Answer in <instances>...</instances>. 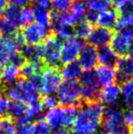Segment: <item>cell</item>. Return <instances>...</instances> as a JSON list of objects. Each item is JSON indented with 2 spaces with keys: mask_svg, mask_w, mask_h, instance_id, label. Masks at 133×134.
<instances>
[{
  "mask_svg": "<svg viewBox=\"0 0 133 134\" xmlns=\"http://www.w3.org/2000/svg\"><path fill=\"white\" fill-rule=\"evenodd\" d=\"M103 104L100 101L86 102L77 110L72 125L73 134H98L102 123Z\"/></svg>",
  "mask_w": 133,
  "mask_h": 134,
  "instance_id": "obj_1",
  "label": "cell"
},
{
  "mask_svg": "<svg viewBox=\"0 0 133 134\" xmlns=\"http://www.w3.org/2000/svg\"><path fill=\"white\" fill-rule=\"evenodd\" d=\"M7 96L11 100L23 102L24 104H33L38 102L40 98L39 86L32 80H19L5 90Z\"/></svg>",
  "mask_w": 133,
  "mask_h": 134,
  "instance_id": "obj_2",
  "label": "cell"
},
{
  "mask_svg": "<svg viewBox=\"0 0 133 134\" xmlns=\"http://www.w3.org/2000/svg\"><path fill=\"white\" fill-rule=\"evenodd\" d=\"M77 114V107H56L45 114V121L50 129L60 130L72 127Z\"/></svg>",
  "mask_w": 133,
  "mask_h": 134,
  "instance_id": "obj_3",
  "label": "cell"
},
{
  "mask_svg": "<svg viewBox=\"0 0 133 134\" xmlns=\"http://www.w3.org/2000/svg\"><path fill=\"white\" fill-rule=\"evenodd\" d=\"M101 125L106 134L129 133V126L124 120L123 112L115 106L108 107L103 110Z\"/></svg>",
  "mask_w": 133,
  "mask_h": 134,
  "instance_id": "obj_4",
  "label": "cell"
},
{
  "mask_svg": "<svg viewBox=\"0 0 133 134\" xmlns=\"http://www.w3.org/2000/svg\"><path fill=\"white\" fill-rule=\"evenodd\" d=\"M56 93L57 102L63 107H78L81 100L80 85L77 80H65Z\"/></svg>",
  "mask_w": 133,
  "mask_h": 134,
  "instance_id": "obj_5",
  "label": "cell"
},
{
  "mask_svg": "<svg viewBox=\"0 0 133 134\" xmlns=\"http://www.w3.org/2000/svg\"><path fill=\"white\" fill-rule=\"evenodd\" d=\"M62 83V77L56 67L44 68L40 74L39 91L44 96L54 95Z\"/></svg>",
  "mask_w": 133,
  "mask_h": 134,
  "instance_id": "obj_6",
  "label": "cell"
},
{
  "mask_svg": "<svg viewBox=\"0 0 133 134\" xmlns=\"http://www.w3.org/2000/svg\"><path fill=\"white\" fill-rule=\"evenodd\" d=\"M61 40L56 36H48L41 44L42 60L48 67H56L60 63Z\"/></svg>",
  "mask_w": 133,
  "mask_h": 134,
  "instance_id": "obj_7",
  "label": "cell"
},
{
  "mask_svg": "<svg viewBox=\"0 0 133 134\" xmlns=\"http://www.w3.org/2000/svg\"><path fill=\"white\" fill-rule=\"evenodd\" d=\"M80 95L81 99L86 102L99 101L100 99V86L97 82L96 75L92 70L82 72L79 77Z\"/></svg>",
  "mask_w": 133,
  "mask_h": 134,
  "instance_id": "obj_8",
  "label": "cell"
},
{
  "mask_svg": "<svg viewBox=\"0 0 133 134\" xmlns=\"http://www.w3.org/2000/svg\"><path fill=\"white\" fill-rule=\"evenodd\" d=\"M23 45L21 35L18 34L13 37H0V69L10 63L12 58L18 53Z\"/></svg>",
  "mask_w": 133,
  "mask_h": 134,
  "instance_id": "obj_9",
  "label": "cell"
},
{
  "mask_svg": "<svg viewBox=\"0 0 133 134\" xmlns=\"http://www.w3.org/2000/svg\"><path fill=\"white\" fill-rule=\"evenodd\" d=\"M84 46V39L79 38L76 36H72L64 40V43L61 46L60 62L67 64L76 61Z\"/></svg>",
  "mask_w": 133,
  "mask_h": 134,
  "instance_id": "obj_10",
  "label": "cell"
},
{
  "mask_svg": "<svg viewBox=\"0 0 133 134\" xmlns=\"http://www.w3.org/2000/svg\"><path fill=\"white\" fill-rule=\"evenodd\" d=\"M48 36V28L44 27L38 24H30L26 26L21 34L24 43L27 45H39Z\"/></svg>",
  "mask_w": 133,
  "mask_h": 134,
  "instance_id": "obj_11",
  "label": "cell"
},
{
  "mask_svg": "<svg viewBox=\"0 0 133 134\" xmlns=\"http://www.w3.org/2000/svg\"><path fill=\"white\" fill-rule=\"evenodd\" d=\"M116 81L124 84L133 79V57H122L116 64Z\"/></svg>",
  "mask_w": 133,
  "mask_h": 134,
  "instance_id": "obj_12",
  "label": "cell"
},
{
  "mask_svg": "<svg viewBox=\"0 0 133 134\" xmlns=\"http://www.w3.org/2000/svg\"><path fill=\"white\" fill-rule=\"evenodd\" d=\"M78 64L85 71L92 70L98 64V50L90 45H85L78 56Z\"/></svg>",
  "mask_w": 133,
  "mask_h": 134,
  "instance_id": "obj_13",
  "label": "cell"
},
{
  "mask_svg": "<svg viewBox=\"0 0 133 134\" xmlns=\"http://www.w3.org/2000/svg\"><path fill=\"white\" fill-rule=\"evenodd\" d=\"M20 76L19 68L13 64H8L0 69V90L5 91L7 88L14 85Z\"/></svg>",
  "mask_w": 133,
  "mask_h": 134,
  "instance_id": "obj_14",
  "label": "cell"
},
{
  "mask_svg": "<svg viewBox=\"0 0 133 134\" xmlns=\"http://www.w3.org/2000/svg\"><path fill=\"white\" fill-rule=\"evenodd\" d=\"M112 37V32L110 29L104 28L101 27H94L91 29L88 40L90 46L95 48H101V47L108 46Z\"/></svg>",
  "mask_w": 133,
  "mask_h": 134,
  "instance_id": "obj_15",
  "label": "cell"
},
{
  "mask_svg": "<svg viewBox=\"0 0 133 134\" xmlns=\"http://www.w3.org/2000/svg\"><path fill=\"white\" fill-rule=\"evenodd\" d=\"M121 97V88L119 85L112 84L104 87L100 91L99 101L101 104H105L108 107L115 106Z\"/></svg>",
  "mask_w": 133,
  "mask_h": 134,
  "instance_id": "obj_16",
  "label": "cell"
},
{
  "mask_svg": "<svg viewBox=\"0 0 133 134\" xmlns=\"http://www.w3.org/2000/svg\"><path fill=\"white\" fill-rule=\"evenodd\" d=\"M94 72L96 75L97 82L101 88L114 84L116 81V71L113 67L100 65Z\"/></svg>",
  "mask_w": 133,
  "mask_h": 134,
  "instance_id": "obj_17",
  "label": "cell"
},
{
  "mask_svg": "<svg viewBox=\"0 0 133 134\" xmlns=\"http://www.w3.org/2000/svg\"><path fill=\"white\" fill-rule=\"evenodd\" d=\"M130 39L125 37L121 33L118 32L115 35H112L110 44H111V49L117 54V56L124 57L126 54H128L129 46H130Z\"/></svg>",
  "mask_w": 133,
  "mask_h": 134,
  "instance_id": "obj_18",
  "label": "cell"
},
{
  "mask_svg": "<svg viewBox=\"0 0 133 134\" xmlns=\"http://www.w3.org/2000/svg\"><path fill=\"white\" fill-rule=\"evenodd\" d=\"M118 14H119V12L114 8L106 9V10L99 13L97 23L101 27L111 29V28L115 27L116 22L119 18Z\"/></svg>",
  "mask_w": 133,
  "mask_h": 134,
  "instance_id": "obj_19",
  "label": "cell"
},
{
  "mask_svg": "<svg viewBox=\"0 0 133 134\" xmlns=\"http://www.w3.org/2000/svg\"><path fill=\"white\" fill-rule=\"evenodd\" d=\"M118 56L111 48L108 46H104L99 48L98 50V62L102 66L114 67L118 62Z\"/></svg>",
  "mask_w": 133,
  "mask_h": 134,
  "instance_id": "obj_20",
  "label": "cell"
},
{
  "mask_svg": "<svg viewBox=\"0 0 133 134\" xmlns=\"http://www.w3.org/2000/svg\"><path fill=\"white\" fill-rule=\"evenodd\" d=\"M62 79L65 80H77L82 74V69L78 62L73 61L67 63L61 68L59 71Z\"/></svg>",
  "mask_w": 133,
  "mask_h": 134,
  "instance_id": "obj_21",
  "label": "cell"
},
{
  "mask_svg": "<svg viewBox=\"0 0 133 134\" xmlns=\"http://www.w3.org/2000/svg\"><path fill=\"white\" fill-rule=\"evenodd\" d=\"M44 62L38 61V62H31L28 61L27 63H24L21 66V69H19L20 75L26 80H31L34 77L39 75L40 71L43 70Z\"/></svg>",
  "mask_w": 133,
  "mask_h": 134,
  "instance_id": "obj_22",
  "label": "cell"
},
{
  "mask_svg": "<svg viewBox=\"0 0 133 134\" xmlns=\"http://www.w3.org/2000/svg\"><path fill=\"white\" fill-rule=\"evenodd\" d=\"M19 51L25 60L27 59V61L31 62L43 61L41 45H23Z\"/></svg>",
  "mask_w": 133,
  "mask_h": 134,
  "instance_id": "obj_23",
  "label": "cell"
},
{
  "mask_svg": "<svg viewBox=\"0 0 133 134\" xmlns=\"http://www.w3.org/2000/svg\"><path fill=\"white\" fill-rule=\"evenodd\" d=\"M34 12V20L37 24L42 26L44 27H50V20H51V13L49 12L47 7L36 5L33 8Z\"/></svg>",
  "mask_w": 133,
  "mask_h": 134,
  "instance_id": "obj_24",
  "label": "cell"
},
{
  "mask_svg": "<svg viewBox=\"0 0 133 134\" xmlns=\"http://www.w3.org/2000/svg\"><path fill=\"white\" fill-rule=\"evenodd\" d=\"M44 107L39 102H36L33 104H29L28 107H27L25 116L24 118L28 122H37L39 120H42V118L45 115Z\"/></svg>",
  "mask_w": 133,
  "mask_h": 134,
  "instance_id": "obj_25",
  "label": "cell"
},
{
  "mask_svg": "<svg viewBox=\"0 0 133 134\" xmlns=\"http://www.w3.org/2000/svg\"><path fill=\"white\" fill-rule=\"evenodd\" d=\"M26 110H27V106L23 102L16 100L8 101L7 113L10 118L16 119V120L22 118V117L25 116Z\"/></svg>",
  "mask_w": 133,
  "mask_h": 134,
  "instance_id": "obj_26",
  "label": "cell"
},
{
  "mask_svg": "<svg viewBox=\"0 0 133 134\" xmlns=\"http://www.w3.org/2000/svg\"><path fill=\"white\" fill-rule=\"evenodd\" d=\"M18 26L5 16H0V34L4 37H13L18 35Z\"/></svg>",
  "mask_w": 133,
  "mask_h": 134,
  "instance_id": "obj_27",
  "label": "cell"
},
{
  "mask_svg": "<svg viewBox=\"0 0 133 134\" xmlns=\"http://www.w3.org/2000/svg\"><path fill=\"white\" fill-rule=\"evenodd\" d=\"M120 88L123 103L128 108H133V79L125 82Z\"/></svg>",
  "mask_w": 133,
  "mask_h": 134,
  "instance_id": "obj_28",
  "label": "cell"
},
{
  "mask_svg": "<svg viewBox=\"0 0 133 134\" xmlns=\"http://www.w3.org/2000/svg\"><path fill=\"white\" fill-rule=\"evenodd\" d=\"M91 29H92L91 24H89L86 19H82L75 25V27L73 28V32L76 37L81 39H85L88 38Z\"/></svg>",
  "mask_w": 133,
  "mask_h": 134,
  "instance_id": "obj_29",
  "label": "cell"
},
{
  "mask_svg": "<svg viewBox=\"0 0 133 134\" xmlns=\"http://www.w3.org/2000/svg\"><path fill=\"white\" fill-rule=\"evenodd\" d=\"M69 9L73 13L75 18L78 19V21H80L85 18L88 7L84 0H75L74 2H72Z\"/></svg>",
  "mask_w": 133,
  "mask_h": 134,
  "instance_id": "obj_30",
  "label": "cell"
},
{
  "mask_svg": "<svg viewBox=\"0 0 133 134\" xmlns=\"http://www.w3.org/2000/svg\"><path fill=\"white\" fill-rule=\"evenodd\" d=\"M21 9L22 8L9 5L4 11L5 18L15 23L18 27H21Z\"/></svg>",
  "mask_w": 133,
  "mask_h": 134,
  "instance_id": "obj_31",
  "label": "cell"
},
{
  "mask_svg": "<svg viewBox=\"0 0 133 134\" xmlns=\"http://www.w3.org/2000/svg\"><path fill=\"white\" fill-rule=\"evenodd\" d=\"M16 125L12 118L3 116L0 118V134H16Z\"/></svg>",
  "mask_w": 133,
  "mask_h": 134,
  "instance_id": "obj_32",
  "label": "cell"
},
{
  "mask_svg": "<svg viewBox=\"0 0 133 134\" xmlns=\"http://www.w3.org/2000/svg\"><path fill=\"white\" fill-rule=\"evenodd\" d=\"M112 3L121 15L133 13V0H112Z\"/></svg>",
  "mask_w": 133,
  "mask_h": 134,
  "instance_id": "obj_33",
  "label": "cell"
},
{
  "mask_svg": "<svg viewBox=\"0 0 133 134\" xmlns=\"http://www.w3.org/2000/svg\"><path fill=\"white\" fill-rule=\"evenodd\" d=\"M16 134H33L34 124L28 122L24 117L16 120Z\"/></svg>",
  "mask_w": 133,
  "mask_h": 134,
  "instance_id": "obj_34",
  "label": "cell"
},
{
  "mask_svg": "<svg viewBox=\"0 0 133 134\" xmlns=\"http://www.w3.org/2000/svg\"><path fill=\"white\" fill-rule=\"evenodd\" d=\"M89 8L100 13L106 9L110 8L112 0H87Z\"/></svg>",
  "mask_w": 133,
  "mask_h": 134,
  "instance_id": "obj_35",
  "label": "cell"
},
{
  "mask_svg": "<svg viewBox=\"0 0 133 134\" xmlns=\"http://www.w3.org/2000/svg\"><path fill=\"white\" fill-rule=\"evenodd\" d=\"M128 27H133V13L132 14L122 15L120 18H118L115 25V27L118 30V32Z\"/></svg>",
  "mask_w": 133,
  "mask_h": 134,
  "instance_id": "obj_36",
  "label": "cell"
},
{
  "mask_svg": "<svg viewBox=\"0 0 133 134\" xmlns=\"http://www.w3.org/2000/svg\"><path fill=\"white\" fill-rule=\"evenodd\" d=\"M34 21V12L33 9L28 7H23L21 9V27L28 26Z\"/></svg>",
  "mask_w": 133,
  "mask_h": 134,
  "instance_id": "obj_37",
  "label": "cell"
},
{
  "mask_svg": "<svg viewBox=\"0 0 133 134\" xmlns=\"http://www.w3.org/2000/svg\"><path fill=\"white\" fill-rule=\"evenodd\" d=\"M72 0H51V5L54 11L57 12H62V11L67 10L72 4Z\"/></svg>",
  "mask_w": 133,
  "mask_h": 134,
  "instance_id": "obj_38",
  "label": "cell"
},
{
  "mask_svg": "<svg viewBox=\"0 0 133 134\" xmlns=\"http://www.w3.org/2000/svg\"><path fill=\"white\" fill-rule=\"evenodd\" d=\"M41 104L44 107V109H54V108L57 107L59 102H57V98L54 95H47V96H44Z\"/></svg>",
  "mask_w": 133,
  "mask_h": 134,
  "instance_id": "obj_39",
  "label": "cell"
},
{
  "mask_svg": "<svg viewBox=\"0 0 133 134\" xmlns=\"http://www.w3.org/2000/svg\"><path fill=\"white\" fill-rule=\"evenodd\" d=\"M98 16H99V13L96 12V11L92 10V9H87V12H86L85 15V18L89 24L93 25V24H96L97 23V19H98Z\"/></svg>",
  "mask_w": 133,
  "mask_h": 134,
  "instance_id": "obj_40",
  "label": "cell"
},
{
  "mask_svg": "<svg viewBox=\"0 0 133 134\" xmlns=\"http://www.w3.org/2000/svg\"><path fill=\"white\" fill-rule=\"evenodd\" d=\"M124 120L126 121L127 125L129 127L133 125V108H128L126 110L123 112Z\"/></svg>",
  "mask_w": 133,
  "mask_h": 134,
  "instance_id": "obj_41",
  "label": "cell"
},
{
  "mask_svg": "<svg viewBox=\"0 0 133 134\" xmlns=\"http://www.w3.org/2000/svg\"><path fill=\"white\" fill-rule=\"evenodd\" d=\"M7 105H8L7 98L0 94V118L5 116V114L7 113Z\"/></svg>",
  "mask_w": 133,
  "mask_h": 134,
  "instance_id": "obj_42",
  "label": "cell"
},
{
  "mask_svg": "<svg viewBox=\"0 0 133 134\" xmlns=\"http://www.w3.org/2000/svg\"><path fill=\"white\" fill-rule=\"evenodd\" d=\"M7 1L9 3V5L19 7V8H23V7H27L30 0H7Z\"/></svg>",
  "mask_w": 133,
  "mask_h": 134,
  "instance_id": "obj_43",
  "label": "cell"
},
{
  "mask_svg": "<svg viewBox=\"0 0 133 134\" xmlns=\"http://www.w3.org/2000/svg\"><path fill=\"white\" fill-rule=\"evenodd\" d=\"M30 1L34 2L36 5H43V7H47L51 3V0H30Z\"/></svg>",
  "mask_w": 133,
  "mask_h": 134,
  "instance_id": "obj_44",
  "label": "cell"
},
{
  "mask_svg": "<svg viewBox=\"0 0 133 134\" xmlns=\"http://www.w3.org/2000/svg\"><path fill=\"white\" fill-rule=\"evenodd\" d=\"M7 7V0H0V16L4 13Z\"/></svg>",
  "mask_w": 133,
  "mask_h": 134,
  "instance_id": "obj_45",
  "label": "cell"
},
{
  "mask_svg": "<svg viewBox=\"0 0 133 134\" xmlns=\"http://www.w3.org/2000/svg\"><path fill=\"white\" fill-rule=\"evenodd\" d=\"M50 134H72V133L69 132L67 129H60V130H56V131H54L53 132Z\"/></svg>",
  "mask_w": 133,
  "mask_h": 134,
  "instance_id": "obj_46",
  "label": "cell"
},
{
  "mask_svg": "<svg viewBox=\"0 0 133 134\" xmlns=\"http://www.w3.org/2000/svg\"><path fill=\"white\" fill-rule=\"evenodd\" d=\"M128 53L130 54V57H133V38L130 39V46H129V50H128Z\"/></svg>",
  "mask_w": 133,
  "mask_h": 134,
  "instance_id": "obj_47",
  "label": "cell"
},
{
  "mask_svg": "<svg viewBox=\"0 0 133 134\" xmlns=\"http://www.w3.org/2000/svg\"><path fill=\"white\" fill-rule=\"evenodd\" d=\"M128 134H133V125L129 127V133Z\"/></svg>",
  "mask_w": 133,
  "mask_h": 134,
  "instance_id": "obj_48",
  "label": "cell"
},
{
  "mask_svg": "<svg viewBox=\"0 0 133 134\" xmlns=\"http://www.w3.org/2000/svg\"><path fill=\"white\" fill-rule=\"evenodd\" d=\"M98 134H103V133H98Z\"/></svg>",
  "mask_w": 133,
  "mask_h": 134,
  "instance_id": "obj_49",
  "label": "cell"
},
{
  "mask_svg": "<svg viewBox=\"0 0 133 134\" xmlns=\"http://www.w3.org/2000/svg\"><path fill=\"white\" fill-rule=\"evenodd\" d=\"M84 1H87V0H84Z\"/></svg>",
  "mask_w": 133,
  "mask_h": 134,
  "instance_id": "obj_50",
  "label": "cell"
}]
</instances>
